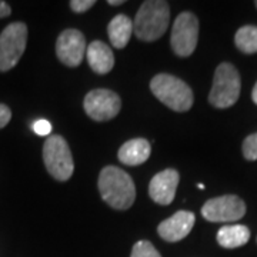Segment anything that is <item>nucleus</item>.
Listing matches in <instances>:
<instances>
[{"label": "nucleus", "mask_w": 257, "mask_h": 257, "mask_svg": "<svg viewBox=\"0 0 257 257\" xmlns=\"http://www.w3.org/2000/svg\"><path fill=\"white\" fill-rule=\"evenodd\" d=\"M170 22V8L167 2L147 0L139 9L133 20V32L139 40L155 42L165 35Z\"/></svg>", "instance_id": "nucleus-2"}, {"label": "nucleus", "mask_w": 257, "mask_h": 257, "mask_svg": "<svg viewBox=\"0 0 257 257\" xmlns=\"http://www.w3.org/2000/svg\"><path fill=\"white\" fill-rule=\"evenodd\" d=\"M43 160L47 172L59 182H66L73 175L74 163L70 147L59 135H52L47 138L43 146Z\"/></svg>", "instance_id": "nucleus-5"}, {"label": "nucleus", "mask_w": 257, "mask_h": 257, "mask_svg": "<svg viewBox=\"0 0 257 257\" xmlns=\"http://www.w3.org/2000/svg\"><path fill=\"white\" fill-rule=\"evenodd\" d=\"M256 8H257V2H256Z\"/></svg>", "instance_id": "nucleus-26"}, {"label": "nucleus", "mask_w": 257, "mask_h": 257, "mask_svg": "<svg viewBox=\"0 0 257 257\" xmlns=\"http://www.w3.org/2000/svg\"><path fill=\"white\" fill-rule=\"evenodd\" d=\"M33 132L39 136H49L50 132H52V124L46 119L36 120L33 123Z\"/></svg>", "instance_id": "nucleus-21"}, {"label": "nucleus", "mask_w": 257, "mask_h": 257, "mask_svg": "<svg viewBox=\"0 0 257 257\" xmlns=\"http://www.w3.org/2000/svg\"><path fill=\"white\" fill-rule=\"evenodd\" d=\"M96 5L94 0H72L70 2V9L76 13H84L86 10L92 9Z\"/></svg>", "instance_id": "nucleus-20"}, {"label": "nucleus", "mask_w": 257, "mask_h": 257, "mask_svg": "<svg viewBox=\"0 0 257 257\" xmlns=\"http://www.w3.org/2000/svg\"><path fill=\"white\" fill-rule=\"evenodd\" d=\"M194 221H196V216L192 211L180 210L175 213L172 217L162 221L157 227V233L166 241L176 243L183 240L192 231Z\"/></svg>", "instance_id": "nucleus-11"}, {"label": "nucleus", "mask_w": 257, "mask_h": 257, "mask_svg": "<svg viewBox=\"0 0 257 257\" xmlns=\"http://www.w3.org/2000/svg\"><path fill=\"white\" fill-rule=\"evenodd\" d=\"M179 184V173L175 169H166L157 173L149 184V194L153 202L167 206L175 200L176 189Z\"/></svg>", "instance_id": "nucleus-12"}, {"label": "nucleus", "mask_w": 257, "mask_h": 257, "mask_svg": "<svg viewBox=\"0 0 257 257\" xmlns=\"http://www.w3.org/2000/svg\"><path fill=\"white\" fill-rule=\"evenodd\" d=\"M86 53V40L82 32L76 29L63 30L56 42V55L69 67H77Z\"/></svg>", "instance_id": "nucleus-10"}, {"label": "nucleus", "mask_w": 257, "mask_h": 257, "mask_svg": "<svg viewBox=\"0 0 257 257\" xmlns=\"http://www.w3.org/2000/svg\"><path fill=\"white\" fill-rule=\"evenodd\" d=\"M240 74L237 69L230 63H221L214 72L209 101L217 109H227L239 100Z\"/></svg>", "instance_id": "nucleus-4"}, {"label": "nucleus", "mask_w": 257, "mask_h": 257, "mask_svg": "<svg viewBox=\"0 0 257 257\" xmlns=\"http://www.w3.org/2000/svg\"><path fill=\"white\" fill-rule=\"evenodd\" d=\"M101 199L116 210H127L136 199V189L132 177L116 166H106L99 176Z\"/></svg>", "instance_id": "nucleus-1"}, {"label": "nucleus", "mask_w": 257, "mask_h": 257, "mask_svg": "<svg viewBox=\"0 0 257 257\" xmlns=\"http://www.w3.org/2000/svg\"><path fill=\"white\" fill-rule=\"evenodd\" d=\"M84 111L90 119L96 121H104L116 117L121 107V100L117 93L107 90V89H96L86 94L84 101Z\"/></svg>", "instance_id": "nucleus-9"}, {"label": "nucleus", "mask_w": 257, "mask_h": 257, "mask_svg": "<svg viewBox=\"0 0 257 257\" xmlns=\"http://www.w3.org/2000/svg\"><path fill=\"white\" fill-rule=\"evenodd\" d=\"M202 214L211 223L237 221L246 214V204L237 196L226 194L207 200L202 207Z\"/></svg>", "instance_id": "nucleus-8"}, {"label": "nucleus", "mask_w": 257, "mask_h": 257, "mask_svg": "<svg viewBox=\"0 0 257 257\" xmlns=\"http://www.w3.org/2000/svg\"><path fill=\"white\" fill-rule=\"evenodd\" d=\"M130 257H162L160 253L157 251L156 247L147 241V240H140L138 241L135 246H133V250H132V254Z\"/></svg>", "instance_id": "nucleus-18"}, {"label": "nucleus", "mask_w": 257, "mask_h": 257, "mask_svg": "<svg viewBox=\"0 0 257 257\" xmlns=\"http://www.w3.org/2000/svg\"><path fill=\"white\" fill-rule=\"evenodd\" d=\"M10 13H12V10H10L9 5L6 2L0 0V18H6V16H9Z\"/></svg>", "instance_id": "nucleus-23"}, {"label": "nucleus", "mask_w": 257, "mask_h": 257, "mask_svg": "<svg viewBox=\"0 0 257 257\" xmlns=\"http://www.w3.org/2000/svg\"><path fill=\"white\" fill-rule=\"evenodd\" d=\"M110 6H119V5H123L124 3V0H109L107 2Z\"/></svg>", "instance_id": "nucleus-24"}, {"label": "nucleus", "mask_w": 257, "mask_h": 257, "mask_svg": "<svg viewBox=\"0 0 257 257\" xmlns=\"http://www.w3.org/2000/svg\"><path fill=\"white\" fill-rule=\"evenodd\" d=\"M87 60L93 72L97 74H107L114 66L111 49L100 40H94L87 46Z\"/></svg>", "instance_id": "nucleus-13"}, {"label": "nucleus", "mask_w": 257, "mask_h": 257, "mask_svg": "<svg viewBox=\"0 0 257 257\" xmlns=\"http://www.w3.org/2000/svg\"><path fill=\"white\" fill-rule=\"evenodd\" d=\"M150 90L159 100L175 111H187L193 106V92L186 83L172 74L160 73L150 82Z\"/></svg>", "instance_id": "nucleus-3"}, {"label": "nucleus", "mask_w": 257, "mask_h": 257, "mask_svg": "<svg viewBox=\"0 0 257 257\" xmlns=\"http://www.w3.org/2000/svg\"><path fill=\"white\" fill-rule=\"evenodd\" d=\"M250 239V230L243 224L223 226L217 231V243L224 248H237L244 246Z\"/></svg>", "instance_id": "nucleus-16"}, {"label": "nucleus", "mask_w": 257, "mask_h": 257, "mask_svg": "<svg viewBox=\"0 0 257 257\" xmlns=\"http://www.w3.org/2000/svg\"><path fill=\"white\" fill-rule=\"evenodd\" d=\"M132 33H133V22L126 15L114 16L107 26L109 39L116 49H123L127 46Z\"/></svg>", "instance_id": "nucleus-15"}, {"label": "nucleus", "mask_w": 257, "mask_h": 257, "mask_svg": "<svg viewBox=\"0 0 257 257\" xmlns=\"http://www.w3.org/2000/svg\"><path fill=\"white\" fill-rule=\"evenodd\" d=\"M199 40V20L190 12H183L176 18L170 43L176 55L187 57L193 55Z\"/></svg>", "instance_id": "nucleus-7"}, {"label": "nucleus", "mask_w": 257, "mask_h": 257, "mask_svg": "<svg viewBox=\"0 0 257 257\" xmlns=\"http://www.w3.org/2000/svg\"><path fill=\"white\" fill-rule=\"evenodd\" d=\"M152 147L146 139H132L119 149V160L126 166L143 165L150 157Z\"/></svg>", "instance_id": "nucleus-14"}, {"label": "nucleus", "mask_w": 257, "mask_h": 257, "mask_svg": "<svg viewBox=\"0 0 257 257\" xmlns=\"http://www.w3.org/2000/svg\"><path fill=\"white\" fill-rule=\"evenodd\" d=\"M234 43L240 52L246 55L257 53V28L256 26H243L237 30L234 36Z\"/></svg>", "instance_id": "nucleus-17"}, {"label": "nucleus", "mask_w": 257, "mask_h": 257, "mask_svg": "<svg viewBox=\"0 0 257 257\" xmlns=\"http://www.w3.org/2000/svg\"><path fill=\"white\" fill-rule=\"evenodd\" d=\"M251 99H253V101L257 104V83L254 84V87H253V92H251Z\"/></svg>", "instance_id": "nucleus-25"}, {"label": "nucleus", "mask_w": 257, "mask_h": 257, "mask_svg": "<svg viewBox=\"0 0 257 257\" xmlns=\"http://www.w3.org/2000/svg\"><path fill=\"white\" fill-rule=\"evenodd\" d=\"M10 119H12V111H10V109L6 104H2L0 103V128L8 126Z\"/></svg>", "instance_id": "nucleus-22"}, {"label": "nucleus", "mask_w": 257, "mask_h": 257, "mask_svg": "<svg viewBox=\"0 0 257 257\" xmlns=\"http://www.w3.org/2000/svg\"><path fill=\"white\" fill-rule=\"evenodd\" d=\"M28 43V28L22 22L10 23L0 35V72H8L19 63Z\"/></svg>", "instance_id": "nucleus-6"}, {"label": "nucleus", "mask_w": 257, "mask_h": 257, "mask_svg": "<svg viewBox=\"0 0 257 257\" xmlns=\"http://www.w3.org/2000/svg\"><path fill=\"white\" fill-rule=\"evenodd\" d=\"M243 156L247 160H257V133H253L243 142Z\"/></svg>", "instance_id": "nucleus-19"}]
</instances>
